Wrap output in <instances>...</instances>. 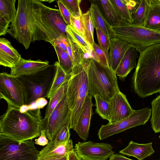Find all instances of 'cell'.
<instances>
[{"instance_id": "obj_1", "label": "cell", "mask_w": 160, "mask_h": 160, "mask_svg": "<svg viewBox=\"0 0 160 160\" xmlns=\"http://www.w3.org/2000/svg\"><path fill=\"white\" fill-rule=\"evenodd\" d=\"M44 5L39 0H18L16 16L7 33L26 49L37 40L52 43L42 18Z\"/></svg>"}, {"instance_id": "obj_2", "label": "cell", "mask_w": 160, "mask_h": 160, "mask_svg": "<svg viewBox=\"0 0 160 160\" xmlns=\"http://www.w3.org/2000/svg\"><path fill=\"white\" fill-rule=\"evenodd\" d=\"M40 108L22 111L21 108L8 106L0 117V135L19 142L40 137L42 130Z\"/></svg>"}, {"instance_id": "obj_3", "label": "cell", "mask_w": 160, "mask_h": 160, "mask_svg": "<svg viewBox=\"0 0 160 160\" xmlns=\"http://www.w3.org/2000/svg\"><path fill=\"white\" fill-rule=\"evenodd\" d=\"M132 83L140 98L160 93V43L151 45L140 53Z\"/></svg>"}, {"instance_id": "obj_4", "label": "cell", "mask_w": 160, "mask_h": 160, "mask_svg": "<svg viewBox=\"0 0 160 160\" xmlns=\"http://www.w3.org/2000/svg\"><path fill=\"white\" fill-rule=\"evenodd\" d=\"M88 94L98 95L109 102L120 91L115 72L110 67L102 65L92 58L87 60Z\"/></svg>"}, {"instance_id": "obj_5", "label": "cell", "mask_w": 160, "mask_h": 160, "mask_svg": "<svg viewBox=\"0 0 160 160\" xmlns=\"http://www.w3.org/2000/svg\"><path fill=\"white\" fill-rule=\"evenodd\" d=\"M110 32L111 37L129 43L139 53L151 45L160 43V31L128 22L111 27Z\"/></svg>"}, {"instance_id": "obj_6", "label": "cell", "mask_w": 160, "mask_h": 160, "mask_svg": "<svg viewBox=\"0 0 160 160\" xmlns=\"http://www.w3.org/2000/svg\"><path fill=\"white\" fill-rule=\"evenodd\" d=\"M56 71L54 64L36 73L16 77L23 90L25 106L30 105L38 100L47 97Z\"/></svg>"}, {"instance_id": "obj_7", "label": "cell", "mask_w": 160, "mask_h": 160, "mask_svg": "<svg viewBox=\"0 0 160 160\" xmlns=\"http://www.w3.org/2000/svg\"><path fill=\"white\" fill-rule=\"evenodd\" d=\"M87 66L79 72L72 75L68 81L67 96L68 103L71 111L70 129H73L76 125L88 94Z\"/></svg>"}, {"instance_id": "obj_8", "label": "cell", "mask_w": 160, "mask_h": 160, "mask_svg": "<svg viewBox=\"0 0 160 160\" xmlns=\"http://www.w3.org/2000/svg\"><path fill=\"white\" fill-rule=\"evenodd\" d=\"M32 140L19 142L0 135V160H37L39 151Z\"/></svg>"}, {"instance_id": "obj_9", "label": "cell", "mask_w": 160, "mask_h": 160, "mask_svg": "<svg viewBox=\"0 0 160 160\" xmlns=\"http://www.w3.org/2000/svg\"><path fill=\"white\" fill-rule=\"evenodd\" d=\"M151 109L147 107L135 110L128 117L112 123L102 125L98 135L99 139L103 140L114 134L128 129L145 124L150 119Z\"/></svg>"}, {"instance_id": "obj_10", "label": "cell", "mask_w": 160, "mask_h": 160, "mask_svg": "<svg viewBox=\"0 0 160 160\" xmlns=\"http://www.w3.org/2000/svg\"><path fill=\"white\" fill-rule=\"evenodd\" d=\"M67 91L64 95L46 122L42 126L45 134L49 141L54 138L58 132L63 127H69L70 123L71 111L67 100Z\"/></svg>"}, {"instance_id": "obj_11", "label": "cell", "mask_w": 160, "mask_h": 160, "mask_svg": "<svg viewBox=\"0 0 160 160\" xmlns=\"http://www.w3.org/2000/svg\"><path fill=\"white\" fill-rule=\"evenodd\" d=\"M0 98L8 106L21 108L25 106L22 86L16 77L6 72L0 73Z\"/></svg>"}, {"instance_id": "obj_12", "label": "cell", "mask_w": 160, "mask_h": 160, "mask_svg": "<svg viewBox=\"0 0 160 160\" xmlns=\"http://www.w3.org/2000/svg\"><path fill=\"white\" fill-rule=\"evenodd\" d=\"M75 149L82 160H107L115 152L110 144L91 141L78 142Z\"/></svg>"}, {"instance_id": "obj_13", "label": "cell", "mask_w": 160, "mask_h": 160, "mask_svg": "<svg viewBox=\"0 0 160 160\" xmlns=\"http://www.w3.org/2000/svg\"><path fill=\"white\" fill-rule=\"evenodd\" d=\"M42 18L52 41L61 36L67 38V25L59 9L52 8L44 5Z\"/></svg>"}, {"instance_id": "obj_14", "label": "cell", "mask_w": 160, "mask_h": 160, "mask_svg": "<svg viewBox=\"0 0 160 160\" xmlns=\"http://www.w3.org/2000/svg\"><path fill=\"white\" fill-rule=\"evenodd\" d=\"M74 149L72 139L64 143H59L51 140L39 151L37 160L59 159L67 156Z\"/></svg>"}, {"instance_id": "obj_15", "label": "cell", "mask_w": 160, "mask_h": 160, "mask_svg": "<svg viewBox=\"0 0 160 160\" xmlns=\"http://www.w3.org/2000/svg\"><path fill=\"white\" fill-rule=\"evenodd\" d=\"M109 102L112 113L109 123L123 119L129 116L135 111L131 107L126 96L121 91L113 97Z\"/></svg>"}, {"instance_id": "obj_16", "label": "cell", "mask_w": 160, "mask_h": 160, "mask_svg": "<svg viewBox=\"0 0 160 160\" xmlns=\"http://www.w3.org/2000/svg\"><path fill=\"white\" fill-rule=\"evenodd\" d=\"M92 96L88 94L81 109L77 123L73 128L80 138L86 141L88 136L92 114Z\"/></svg>"}, {"instance_id": "obj_17", "label": "cell", "mask_w": 160, "mask_h": 160, "mask_svg": "<svg viewBox=\"0 0 160 160\" xmlns=\"http://www.w3.org/2000/svg\"><path fill=\"white\" fill-rule=\"evenodd\" d=\"M49 66V62L40 59H25L21 58L19 62L11 68L10 74L15 77L30 75L44 70Z\"/></svg>"}, {"instance_id": "obj_18", "label": "cell", "mask_w": 160, "mask_h": 160, "mask_svg": "<svg viewBox=\"0 0 160 160\" xmlns=\"http://www.w3.org/2000/svg\"><path fill=\"white\" fill-rule=\"evenodd\" d=\"M67 34L68 41L67 52L73 64L72 75L82 71L87 65L88 59L91 57L83 52L67 32Z\"/></svg>"}, {"instance_id": "obj_19", "label": "cell", "mask_w": 160, "mask_h": 160, "mask_svg": "<svg viewBox=\"0 0 160 160\" xmlns=\"http://www.w3.org/2000/svg\"><path fill=\"white\" fill-rule=\"evenodd\" d=\"M133 47L129 43L114 37L110 38V47L108 56L109 67L115 72L127 51Z\"/></svg>"}, {"instance_id": "obj_20", "label": "cell", "mask_w": 160, "mask_h": 160, "mask_svg": "<svg viewBox=\"0 0 160 160\" xmlns=\"http://www.w3.org/2000/svg\"><path fill=\"white\" fill-rule=\"evenodd\" d=\"M21 55L4 38H0V65L11 68L20 61Z\"/></svg>"}, {"instance_id": "obj_21", "label": "cell", "mask_w": 160, "mask_h": 160, "mask_svg": "<svg viewBox=\"0 0 160 160\" xmlns=\"http://www.w3.org/2000/svg\"><path fill=\"white\" fill-rule=\"evenodd\" d=\"M96 2L102 15L111 27L128 22L123 18L111 0H100Z\"/></svg>"}, {"instance_id": "obj_22", "label": "cell", "mask_w": 160, "mask_h": 160, "mask_svg": "<svg viewBox=\"0 0 160 160\" xmlns=\"http://www.w3.org/2000/svg\"><path fill=\"white\" fill-rule=\"evenodd\" d=\"M138 57L136 49L133 47L130 48L126 52L115 71L116 75L122 80L125 79L133 69L136 68V60Z\"/></svg>"}, {"instance_id": "obj_23", "label": "cell", "mask_w": 160, "mask_h": 160, "mask_svg": "<svg viewBox=\"0 0 160 160\" xmlns=\"http://www.w3.org/2000/svg\"><path fill=\"white\" fill-rule=\"evenodd\" d=\"M143 26L160 31V0H147V6Z\"/></svg>"}, {"instance_id": "obj_24", "label": "cell", "mask_w": 160, "mask_h": 160, "mask_svg": "<svg viewBox=\"0 0 160 160\" xmlns=\"http://www.w3.org/2000/svg\"><path fill=\"white\" fill-rule=\"evenodd\" d=\"M154 152L152 142L139 144L132 140L127 147L119 151L120 153L134 157L138 160H142Z\"/></svg>"}, {"instance_id": "obj_25", "label": "cell", "mask_w": 160, "mask_h": 160, "mask_svg": "<svg viewBox=\"0 0 160 160\" xmlns=\"http://www.w3.org/2000/svg\"><path fill=\"white\" fill-rule=\"evenodd\" d=\"M89 10L90 12L95 28L99 29L110 38L111 26L102 15L98 5L95 3L91 4Z\"/></svg>"}, {"instance_id": "obj_26", "label": "cell", "mask_w": 160, "mask_h": 160, "mask_svg": "<svg viewBox=\"0 0 160 160\" xmlns=\"http://www.w3.org/2000/svg\"><path fill=\"white\" fill-rule=\"evenodd\" d=\"M68 81L69 80L65 82L49 99V101L46 108L44 117L42 120V125L47 121L51 113L63 97L67 90Z\"/></svg>"}, {"instance_id": "obj_27", "label": "cell", "mask_w": 160, "mask_h": 160, "mask_svg": "<svg viewBox=\"0 0 160 160\" xmlns=\"http://www.w3.org/2000/svg\"><path fill=\"white\" fill-rule=\"evenodd\" d=\"M54 65L56 71L54 80L47 98L50 99L57 92L62 85L70 79L72 75L66 74L60 66L58 62H56Z\"/></svg>"}, {"instance_id": "obj_28", "label": "cell", "mask_w": 160, "mask_h": 160, "mask_svg": "<svg viewBox=\"0 0 160 160\" xmlns=\"http://www.w3.org/2000/svg\"><path fill=\"white\" fill-rule=\"evenodd\" d=\"M81 22L84 30L86 40L93 49L94 42L93 32L95 27L93 23L90 12L88 10L81 16Z\"/></svg>"}, {"instance_id": "obj_29", "label": "cell", "mask_w": 160, "mask_h": 160, "mask_svg": "<svg viewBox=\"0 0 160 160\" xmlns=\"http://www.w3.org/2000/svg\"><path fill=\"white\" fill-rule=\"evenodd\" d=\"M16 0H0V16L12 23L17 13L15 4Z\"/></svg>"}, {"instance_id": "obj_30", "label": "cell", "mask_w": 160, "mask_h": 160, "mask_svg": "<svg viewBox=\"0 0 160 160\" xmlns=\"http://www.w3.org/2000/svg\"><path fill=\"white\" fill-rule=\"evenodd\" d=\"M123 18L128 22L133 23L131 11L133 6L131 0H111Z\"/></svg>"}, {"instance_id": "obj_31", "label": "cell", "mask_w": 160, "mask_h": 160, "mask_svg": "<svg viewBox=\"0 0 160 160\" xmlns=\"http://www.w3.org/2000/svg\"><path fill=\"white\" fill-rule=\"evenodd\" d=\"M53 47L57 53L60 66L66 74L72 75L73 65L67 52L58 47Z\"/></svg>"}, {"instance_id": "obj_32", "label": "cell", "mask_w": 160, "mask_h": 160, "mask_svg": "<svg viewBox=\"0 0 160 160\" xmlns=\"http://www.w3.org/2000/svg\"><path fill=\"white\" fill-rule=\"evenodd\" d=\"M94 97L95 100L96 112L103 119L109 121L112 113L110 102L104 100L98 95L95 96Z\"/></svg>"}, {"instance_id": "obj_33", "label": "cell", "mask_w": 160, "mask_h": 160, "mask_svg": "<svg viewBox=\"0 0 160 160\" xmlns=\"http://www.w3.org/2000/svg\"><path fill=\"white\" fill-rule=\"evenodd\" d=\"M151 127L155 133L160 132V93L151 102Z\"/></svg>"}, {"instance_id": "obj_34", "label": "cell", "mask_w": 160, "mask_h": 160, "mask_svg": "<svg viewBox=\"0 0 160 160\" xmlns=\"http://www.w3.org/2000/svg\"><path fill=\"white\" fill-rule=\"evenodd\" d=\"M147 6V0H141L137 9L132 14L133 23L144 26Z\"/></svg>"}, {"instance_id": "obj_35", "label": "cell", "mask_w": 160, "mask_h": 160, "mask_svg": "<svg viewBox=\"0 0 160 160\" xmlns=\"http://www.w3.org/2000/svg\"><path fill=\"white\" fill-rule=\"evenodd\" d=\"M69 10L72 15L81 17L82 15L80 7V0H60Z\"/></svg>"}, {"instance_id": "obj_36", "label": "cell", "mask_w": 160, "mask_h": 160, "mask_svg": "<svg viewBox=\"0 0 160 160\" xmlns=\"http://www.w3.org/2000/svg\"><path fill=\"white\" fill-rule=\"evenodd\" d=\"M99 46L104 51L108 58L110 47V38L98 28H95Z\"/></svg>"}, {"instance_id": "obj_37", "label": "cell", "mask_w": 160, "mask_h": 160, "mask_svg": "<svg viewBox=\"0 0 160 160\" xmlns=\"http://www.w3.org/2000/svg\"><path fill=\"white\" fill-rule=\"evenodd\" d=\"M70 129L68 126L64 127L58 132L52 140H54L59 143L67 142L70 140Z\"/></svg>"}, {"instance_id": "obj_38", "label": "cell", "mask_w": 160, "mask_h": 160, "mask_svg": "<svg viewBox=\"0 0 160 160\" xmlns=\"http://www.w3.org/2000/svg\"><path fill=\"white\" fill-rule=\"evenodd\" d=\"M93 48V51L98 58L99 63L105 66L109 67L108 57L100 46L94 42Z\"/></svg>"}, {"instance_id": "obj_39", "label": "cell", "mask_w": 160, "mask_h": 160, "mask_svg": "<svg viewBox=\"0 0 160 160\" xmlns=\"http://www.w3.org/2000/svg\"><path fill=\"white\" fill-rule=\"evenodd\" d=\"M60 14L64 21L68 26H71L72 15L62 3L60 0L57 1Z\"/></svg>"}, {"instance_id": "obj_40", "label": "cell", "mask_w": 160, "mask_h": 160, "mask_svg": "<svg viewBox=\"0 0 160 160\" xmlns=\"http://www.w3.org/2000/svg\"><path fill=\"white\" fill-rule=\"evenodd\" d=\"M81 18V17H75L71 15V26L85 39L84 32L82 25Z\"/></svg>"}, {"instance_id": "obj_41", "label": "cell", "mask_w": 160, "mask_h": 160, "mask_svg": "<svg viewBox=\"0 0 160 160\" xmlns=\"http://www.w3.org/2000/svg\"><path fill=\"white\" fill-rule=\"evenodd\" d=\"M51 44L53 46L58 47L65 52H67V48L68 44V38H66L62 36L53 40Z\"/></svg>"}, {"instance_id": "obj_42", "label": "cell", "mask_w": 160, "mask_h": 160, "mask_svg": "<svg viewBox=\"0 0 160 160\" xmlns=\"http://www.w3.org/2000/svg\"><path fill=\"white\" fill-rule=\"evenodd\" d=\"M10 22L0 16V36L5 35L7 33Z\"/></svg>"}, {"instance_id": "obj_43", "label": "cell", "mask_w": 160, "mask_h": 160, "mask_svg": "<svg viewBox=\"0 0 160 160\" xmlns=\"http://www.w3.org/2000/svg\"><path fill=\"white\" fill-rule=\"evenodd\" d=\"M35 143L40 146H44L47 145L49 143L48 140L45 134L44 130H42L41 135L39 137L35 140Z\"/></svg>"}, {"instance_id": "obj_44", "label": "cell", "mask_w": 160, "mask_h": 160, "mask_svg": "<svg viewBox=\"0 0 160 160\" xmlns=\"http://www.w3.org/2000/svg\"><path fill=\"white\" fill-rule=\"evenodd\" d=\"M66 160H82L78 155L75 148L68 154Z\"/></svg>"}, {"instance_id": "obj_45", "label": "cell", "mask_w": 160, "mask_h": 160, "mask_svg": "<svg viewBox=\"0 0 160 160\" xmlns=\"http://www.w3.org/2000/svg\"><path fill=\"white\" fill-rule=\"evenodd\" d=\"M109 160H133L128 158L125 156L117 153L113 154Z\"/></svg>"}, {"instance_id": "obj_46", "label": "cell", "mask_w": 160, "mask_h": 160, "mask_svg": "<svg viewBox=\"0 0 160 160\" xmlns=\"http://www.w3.org/2000/svg\"><path fill=\"white\" fill-rule=\"evenodd\" d=\"M68 154L66 156H65L61 158L58 159H54V160H66L68 156Z\"/></svg>"}, {"instance_id": "obj_47", "label": "cell", "mask_w": 160, "mask_h": 160, "mask_svg": "<svg viewBox=\"0 0 160 160\" xmlns=\"http://www.w3.org/2000/svg\"><path fill=\"white\" fill-rule=\"evenodd\" d=\"M40 2H42V1H44V2H48L49 3H51L52 2L54 1V0H39Z\"/></svg>"}, {"instance_id": "obj_48", "label": "cell", "mask_w": 160, "mask_h": 160, "mask_svg": "<svg viewBox=\"0 0 160 160\" xmlns=\"http://www.w3.org/2000/svg\"><path fill=\"white\" fill-rule=\"evenodd\" d=\"M159 138L160 140V135H159Z\"/></svg>"}]
</instances>
